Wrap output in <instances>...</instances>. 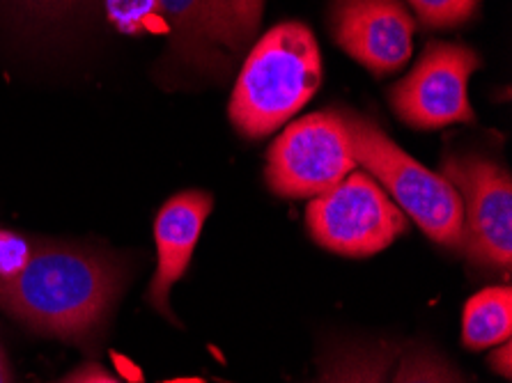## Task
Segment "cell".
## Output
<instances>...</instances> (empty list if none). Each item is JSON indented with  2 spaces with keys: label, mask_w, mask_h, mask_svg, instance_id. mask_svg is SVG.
Returning a JSON list of instances; mask_svg holds the SVG:
<instances>
[{
  "label": "cell",
  "mask_w": 512,
  "mask_h": 383,
  "mask_svg": "<svg viewBox=\"0 0 512 383\" xmlns=\"http://www.w3.org/2000/svg\"><path fill=\"white\" fill-rule=\"evenodd\" d=\"M391 383H467L455 365L437 349L423 342L402 347Z\"/></svg>",
  "instance_id": "obj_14"
},
{
  "label": "cell",
  "mask_w": 512,
  "mask_h": 383,
  "mask_svg": "<svg viewBox=\"0 0 512 383\" xmlns=\"http://www.w3.org/2000/svg\"><path fill=\"white\" fill-rule=\"evenodd\" d=\"M400 354V342L386 338L331 340L317 358L320 377L313 383H389Z\"/></svg>",
  "instance_id": "obj_10"
},
{
  "label": "cell",
  "mask_w": 512,
  "mask_h": 383,
  "mask_svg": "<svg viewBox=\"0 0 512 383\" xmlns=\"http://www.w3.org/2000/svg\"><path fill=\"white\" fill-rule=\"evenodd\" d=\"M159 14L170 30L173 53L186 65L212 67L216 49L209 37L207 0H157Z\"/></svg>",
  "instance_id": "obj_11"
},
{
  "label": "cell",
  "mask_w": 512,
  "mask_h": 383,
  "mask_svg": "<svg viewBox=\"0 0 512 383\" xmlns=\"http://www.w3.org/2000/svg\"><path fill=\"white\" fill-rule=\"evenodd\" d=\"M308 230L338 255L368 257L389 248L407 230V218L366 170H352L331 191L310 202Z\"/></svg>",
  "instance_id": "obj_4"
},
{
  "label": "cell",
  "mask_w": 512,
  "mask_h": 383,
  "mask_svg": "<svg viewBox=\"0 0 512 383\" xmlns=\"http://www.w3.org/2000/svg\"><path fill=\"white\" fill-rule=\"evenodd\" d=\"M480 0H409L418 21L425 28H455L467 23L478 10Z\"/></svg>",
  "instance_id": "obj_15"
},
{
  "label": "cell",
  "mask_w": 512,
  "mask_h": 383,
  "mask_svg": "<svg viewBox=\"0 0 512 383\" xmlns=\"http://www.w3.org/2000/svg\"><path fill=\"white\" fill-rule=\"evenodd\" d=\"M512 345H510V340L508 342H503L501 345V349H496L494 354L490 356V365H492V370L494 372H499V377H506V379H510L512 377Z\"/></svg>",
  "instance_id": "obj_20"
},
{
  "label": "cell",
  "mask_w": 512,
  "mask_h": 383,
  "mask_svg": "<svg viewBox=\"0 0 512 383\" xmlns=\"http://www.w3.org/2000/svg\"><path fill=\"white\" fill-rule=\"evenodd\" d=\"M512 335V289L487 287L471 296L464 306L462 342L467 349L480 351L499 347Z\"/></svg>",
  "instance_id": "obj_12"
},
{
  "label": "cell",
  "mask_w": 512,
  "mask_h": 383,
  "mask_svg": "<svg viewBox=\"0 0 512 383\" xmlns=\"http://www.w3.org/2000/svg\"><path fill=\"white\" fill-rule=\"evenodd\" d=\"M21 19L37 26H60L69 19L79 17L92 0H10Z\"/></svg>",
  "instance_id": "obj_16"
},
{
  "label": "cell",
  "mask_w": 512,
  "mask_h": 383,
  "mask_svg": "<svg viewBox=\"0 0 512 383\" xmlns=\"http://www.w3.org/2000/svg\"><path fill=\"white\" fill-rule=\"evenodd\" d=\"M331 30L349 58L382 76L407 65L416 23L400 0H336Z\"/></svg>",
  "instance_id": "obj_8"
},
{
  "label": "cell",
  "mask_w": 512,
  "mask_h": 383,
  "mask_svg": "<svg viewBox=\"0 0 512 383\" xmlns=\"http://www.w3.org/2000/svg\"><path fill=\"white\" fill-rule=\"evenodd\" d=\"M65 383H120L111 374L104 372L102 367L97 365H85L79 372H74L72 377H67Z\"/></svg>",
  "instance_id": "obj_19"
},
{
  "label": "cell",
  "mask_w": 512,
  "mask_h": 383,
  "mask_svg": "<svg viewBox=\"0 0 512 383\" xmlns=\"http://www.w3.org/2000/svg\"><path fill=\"white\" fill-rule=\"evenodd\" d=\"M30 248L26 241L10 232H0V278H10L28 262Z\"/></svg>",
  "instance_id": "obj_18"
},
{
  "label": "cell",
  "mask_w": 512,
  "mask_h": 383,
  "mask_svg": "<svg viewBox=\"0 0 512 383\" xmlns=\"http://www.w3.org/2000/svg\"><path fill=\"white\" fill-rule=\"evenodd\" d=\"M462 200V250L476 267H512V179L501 163L478 154H448L441 173Z\"/></svg>",
  "instance_id": "obj_6"
},
{
  "label": "cell",
  "mask_w": 512,
  "mask_h": 383,
  "mask_svg": "<svg viewBox=\"0 0 512 383\" xmlns=\"http://www.w3.org/2000/svg\"><path fill=\"white\" fill-rule=\"evenodd\" d=\"M212 205L214 200L207 191H182L161 207L157 221H154L159 262L157 273L147 287L145 301L170 322H175L173 310H170V292L189 269L193 250H196Z\"/></svg>",
  "instance_id": "obj_9"
},
{
  "label": "cell",
  "mask_w": 512,
  "mask_h": 383,
  "mask_svg": "<svg viewBox=\"0 0 512 383\" xmlns=\"http://www.w3.org/2000/svg\"><path fill=\"white\" fill-rule=\"evenodd\" d=\"M209 37L216 46L242 51L258 33L265 0H207Z\"/></svg>",
  "instance_id": "obj_13"
},
{
  "label": "cell",
  "mask_w": 512,
  "mask_h": 383,
  "mask_svg": "<svg viewBox=\"0 0 512 383\" xmlns=\"http://www.w3.org/2000/svg\"><path fill=\"white\" fill-rule=\"evenodd\" d=\"M0 383H10V367H7L5 351L0 347Z\"/></svg>",
  "instance_id": "obj_22"
},
{
  "label": "cell",
  "mask_w": 512,
  "mask_h": 383,
  "mask_svg": "<svg viewBox=\"0 0 512 383\" xmlns=\"http://www.w3.org/2000/svg\"><path fill=\"white\" fill-rule=\"evenodd\" d=\"M322 83V56L306 23H278L253 46L230 99V120L246 138L274 134Z\"/></svg>",
  "instance_id": "obj_2"
},
{
  "label": "cell",
  "mask_w": 512,
  "mask_h": 383,
  "mask_svg": "<svg viewBox=\"0 0 512 383\" xmlns=\"http://www.w3.org/2000/svg\"><path fill=\"white\" fill-rule=\"evenodd\" d=\"M62 383H65V381H62Z\"/></svg>",
  "instance_id": "obj_23"
},
{
  "label": "cell",
  "mask_w": 512,
  "mask_h": 383,
  "mask_svg": "<svg viewBox=\"0 0 512 383\" xmlns=\"http://www.w3.org/2000/svg\"><path fill=\"white\" fill-rule=\"evenodd\" d=\"M115 365H118V370H120L127 379H131V381H141V372H138L136 367L131 365V363L124 361L122 356H115Z\"/></svg>",
  "instance_id": "obj_21"
},
{
  "label": "cell",
  "mask_w": 512,
  "mask_h": 383,
  "mask_svg": "<svg viewBox=\"0 0 512 383\" xmlns=\"http://www.w3.org/2000/svg\"><path fill=\"white\" fill-rule=\"evenodd\" d=\"M343 122L356 163L398 200L400 209L432 241L448 250H462L464 211L453 184L400 150L368 117L343 113Z\"/></svg>",
  "instance_id": "obj_3"
},
{
  "label": "cell",
  "mask_w": 512,
  "mask_h": 383,
  "mask_svg": "<svg viewBox=\"0 0 512 383\" xmlns=\"http://www.w3.org/2000/svg\"><path fill=\"white\" fill-rule=\"evenodd\" d=\"M106 14L122 30L147 28L152 19L161 17L157 0H106Z\"/></svg>",
  "instance_id": "obj_17"
},
{
  "label": "cell",
  "mask_w": 512,
  "mask_h": 383,
  "mask_svg": "<svg viewBox=\"0 0 512 383\" xmlns=\"http://www.w3.org/2000/svg\"><path fill=\"white\" fill-rule=\"evenodd\" d=\"M480 56L469 46L432 42L416 67L391 90V106L414 129H439L473 122L469 78Z\"/></svg>",
  "instance_id": "obj_7"
},
{
  "label": "cell",
  "mask_w": 512,
  "mask_h": 383,
  "mask_svg": "<svg viewBox=\"0 0 512 383\" xmlns=\"http://www.w3.org/2000/svg\"><path fill=\"white\" fill-rule=\"evenodd\" d=\"M356 168L343 113L322 111L292 122L267 154L265 179L281 198H315Z\"/></svg>",
  "instance_id": "obj_5"
},
{
  "label": "cell",
  "mask_w": 512,
  "mask_h": 383,
  "mask_svg": "<svg viewBox=\"0 0 512 383\" xmlns=\"http://www.w3.org/2000/svg\"><path fill=\"white\" fill-rule=\"evenodd\" d=\"M124 287V269L104 253L37 246L19 273L0 278V308L33 331L88 345L97 342Z\"/></svg>",
  "instance_id": "obj_1"
}]
</instances>
